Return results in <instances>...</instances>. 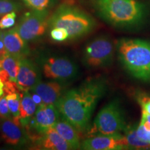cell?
<instances>
[{
  "mask_svg": "<svg viewBox=\"0 0 150 150\" xmlns=\"http://www.w3.org/2000/svg\"><path fill=\"white\" fill-rule=\"evenodd\" d=\"M24 4L31 10H49L54 6L56 0H22Z\"/></svg>",
  "mask_w": 150,
  "mask_h": 150,
  "instance_id": "44dd1931",
  "label": "cell"
},
{
  "mask_svg": "<svg viewBox=\"0 0 150 150\" xmlns=\"http://www.w3.org/2000/svg\"><path fill=\"white\" fill-rule=\"evenodd\" d=\"M138 102L141 106L142 110H145L146 112L150 114V97L147 96H139L138 97Z\"/></svg>",
  "mask_w": 150,
  "mask_h": 150,
  "instance_id": "4316f807",
  "label": "cell"
},
{
  "mask_svg": "<svg viewBox=\"0 0 150 150\" xmlns=\"http://www.w3.org/2000/svg\"><path fill=\"white\" fill-rule=\"evenodd\" d=\"M4 42L7 53L18 58L27 57L29 54L28 42L22 38L16 27L4 31Z\"/></svg>",
  "mask_w": 150,
  "mask_h": 150,
  "instance_id": "5bb4252c",
  "label": "cell"
},
{
  "mask_svg": "<svg viewBox=\"0 0 150 150\" xmlns=\"http://www.w3.org/2000/svg\"><path fill=\"white\" fill-rule=\"evenodd\" d=\"M50 18L49 10H31L23 15L16 27L24 40L34 42L45 33Z\"/></svg>",
  "mask_w": 150,
  "mask_h": 150,
  "instance_id": "ba28073f",
  "label": "cell"
},
{
  "mask_svg": "<svg viewBox=\"0 0 150 150\" xmlns=\"http://www.w3.org/2000/svg\"><path fill=\"white\" fill-rule=\"evenodd\" d=\"M115 54V46L109 38L98 36L85 46L82 62L89 69H99L111 65Z\"/></svg>",
  "mask_w": 150,
  "mask_h": 150,
  "instance_id": "8992f818",
  "label": "cell"
},
{
  "mask_svg": "<svg viewBox=\"0 0 150 150\" xmlns=\"http://www.w3.org/2000/svg\"><path fill=\"white\" fill-rule=\"evenodd\" d=\"M16 12H11L4 15V16L0 19V29H6L12 27L16 23Z\"/></svg>",
  "mask_w": 150,
  "mask_h": 150,
  "instance_id": "cb8c5ba5",
  "label": "cell"
},
{
  "mask_svg": "<svg viewBox=\"0 0 150 150\" xmlns=\"http://www.w3.org/2000/svg\"><path fill=\"white\" fill-rule=\"evenodd\" d=\"M50 37L55 42H61L68 40L69 35L67 31L61 27L50 28Z\"/></svg>",
  "mask_w": 150,
  "mask_h": 150,
  "instance_id": "603a6c76",
  "label": "cell"
},
{
  "mask_svg": "<svg viewBox=\"0 0 150 150\" xmlns=\"http://www.w3.org/2000/svg\"><path fill=\"white\" fill-rule=\"evenodd\" d=\"M4 95V82L0 79V97Z\"/></svg>",
  "mask_w": 150,
  "mask_h": 150,
  "instance_id": "f1b7e54d",
  "label": "cell"
},
{
  "mask_svg": "<svg viewBox=\"0 0 150 150\" xmlns=\"http://www.w3.org/2000/svg\"><path fill=\"white\" fill-rule=\"evenodd\" d=\"M59 114L55 105L40 104L27 126L34 129L40 137L59 120Z\"/></svg>",
  "mask_w": 150,
  "mask_h": 150,
  "instance_id": "9c48e42d",
  "label": "cell"
},
{
  "mask_svg": "<svg viewBox=\"0 0 150 150\" xmlns=\"http://www.w3.org/2000/svg\"><path fill=\"white\" fill-rule=\"evenodd\" d=\"M54 128L59 134L72 147V149H81L79 131L72 124L63 119L59 120L54 125Z\"/></svg>",
  "mask_w": 150,
  "mask_h": 150,
  "instance_id": "2e32d148",
  "label": "cell"
},
{
  "mask_svg": "<svg viewBox=\"0 0 150 150\" xmlns=\"http://www.w3.org/2000/svg\"><path fill=\"white\" fill-rule=\"evenodd\" d=\"M0 133L5 143L13 146L25 145L29 138L21 122L13 119H4L0 125Z\"/></svg>",
  "mask_w": 150,
  "mask_h": 150,
  "instance_id": "4fadbf2b",
  "label": "cell"
},
{
  "mask_svg": "<svg viewBox=\"0 0 150 150\" xmlns=\"http://www.w3.org/2000/svg\"><path fill=\"white\" fill-rule=\"evenodd\" d=\"M22 94L20 93V92H17V93L8 94L6 95L9 110L13 116L12 119L16 122H20V110Z\"/></svg>",
  "mask_w": 150,
  "mask_h": 150,
  "instance_id": "ffe728a7",
  "label": "cell"
},
{
  "mask_svg": "<svg viewBox=\"0 0 150 150\" xmlns=\"http://www.w3.org/2000/svg\"><path fill=\"white\" fill-rule=\"evenodd\" d=\"M41 81L39 67L27 57L20 58L16 83L21 91H30Z\"/></svg>",
  "mask_w": 150,
  "mask_h": 150,
  "instance_id": "8fae6325",
  "label": "cell"
},
{
  "mask_svg": "<svg viewBox=\"0 0 150 150\" xmlns=\"http://www.w3.org/2000/svg\"><path fill=\"white\" fill-rule=\"evenodd\" d=\"M81 149L85 150L128 149L122 134L106 136L97 135L86 138L81 143Z\"/></svg>",
  "mask_w": 150,
  "mask_h": 150,
  "instance_id": "30bf717a",
  "label": "cell"
},
{
  "mask_svg": "<svg viewBox=\"0 0 150 150\" xmlns=\"http://www.w3.org/2000/svg\"><path fill=\"white\" fill-rule=\"evenodd\" d=\"M38 147L46 150H69L71 146L59 134L54 127H51L36 140Z\"/></svg>",
  "mask_w": 150,
  "mask_h": 150,
  "instance_id": "9a60e30c",
  "label": "cell"
},
{
  "mask_svg": "<svg viewBox=\"0 0 150 150\" xmlns=\"http://www.w3.org/2000/svg\"><path fill=\"white\" fill-rule=\"evenodd\" d=\"M136 126L127 127L125 131V137L128 149H150V143L142 140L138 136Z\"/></svg>",
  "mask_w": 150,
  "mask_h": 150,
  "instance_id": "ac0fdd59",
  "label": "cell"
},
{
  "mask_svg": "<svg viewBox=\"0 0 150 150\" xmlns=\"http://www.w3.org/2000/svg\"><path fill=\"white\" fill-rule=\"evenodd\" d=\"M22 8V5L16 0H0V16L11 12H17Z\"/></svg>",
  "mask_w": 150,
  "mask_h": 150,
  "instance_id": "7402d4cb",
  "label": "cell"
},
{
  "mask_svg": "<svg viewBox=\"0 0 150 150\" xmlns=\"http://www.w3.org/2000/svg\"><path fill=\"white\" fill-rule=\"evenodd\" d=\"M20 59L16 56L7 54L2 59L0 60L1 66L6 70L9 76V80L16 82L19 67H20Z\"/></svg>",
  "mask_w": 150,
  "mask_h": 150,
  "instance_id": "d6986e66",
  "label": "cell"
},
{
  "mask_svg": "<svg viewBox=\"0 0 150 150\" xmlns=\"http://www.w3.org/2000/svg\"><path fill=\"white\" fill-rule=\"evenodd\" d=\"M2 66H1V62H0V72H1V70H2Z\"/></svg>",
  "mask_w": 150,
  "mask_h": 150,
  "instance_id": "f546056e",
  "label": "cell"
},
{
  "mask_svg": "<svg viewBox=\"0 0 150 150\" xmlns=\"http://www.w3.org/2000/svg\"><path fill=\"white\" fill-rule=\"evenodd\" d=\"M107 89V82L104 77L89 78L78 87L65 91L55 106L63 119L78 131H85Z\"/></svg>",
  "mask_w": 150,
  "mask_h": 150,
  "instance_id": "6da1fadb",
  "label": "cell"
},
{
  "mask_svg": "<svg viewBox=\"0 0 150 150\" xmlns=\"http://www.w3.org/2000/svg\"><path fill=\"white\" fill-rule=\"evenodd\" d=\"M118 59L124 68L137 79L150 83V42L137 38L117 41Z\"/></svg>",
  "mask_w": 150,
  "mask_h": 150,
  "instance_id": "3957f363",
  "label": "cell"
},
{
  "mask_svg": "<svg viewBox=\"0 0 150 150\" xmlns=\"http://www.w3.org/2000/svg\"><path fill=\"white\" fill-rule=\"evenodd\" d=\"M40 65L45 77L65 83L76 78L79 72L77 65L65 56H44L41 58Z\"/></svg>",
  "mask_w": 150,
  "mask_h": 150,
  "instance_id": "52a82bcc",
  "label": "cell"
},
{
  "mask_svg": "<svg viewBox=\"0 0 150 150\" xmlns=\"http://www.w3.org/2000/svg\"><path fill=\"white\" fill-rule=\"evenodd\" d=\"M0 118L4 120L13 118L8 106L6 95H2L0 97Z\"/></svg>",
  "mask_w": 150,
  "mask_h": 150,
  "instance_id": "d4e9b609",
  "label": "cell"
},
{
  "mask_svg": "<svg viewBox=\"0 0 150 150\" xmlns=\"http://www.w3.org/2000/svg\"><path fill=\"white\" fill-rule=\"evenodd\" d=\"M2 29H0V60L3 59L6 55L7 52L6 50L4 42V31H1Z\"/></svg>",
  "mask_w": 150,
  "mask_h": 150,
  "instance_id": "83f0119b",
  "label": "cell"
},
{
  "mask_svg": "<svg viewBox=\"0 0 150 150\" xmlns=\"http://www.w3.org/2000/svg\"><path fill=\"white\" fill-rule=\"evenodd\" d=\"M127 127L125 114L117 99L110 102L99 110L89 133L94 135H120Z\"/></svg>",
  "mask_w": 150,
  "mask_h": 150,
  "instance_id": "5b68a950",
  "label": "cell"
},
{
  "mask_svg": "<svg viewBox=\"0 0 150 150\" xmlns=\"http://www.w3.org/2000/svg\"><path fill=\"white\" fill-rule=\"evenodd\" d=\"M96 22L93 17L78 7L62 4L50 16L49 27H61L68 33V40H76L93 31Z\"/></svg>",
  "mask_w": 150,
  "mask_h": 150,
  "instance_id": "277c9868",
  "label": "cell"
},
{
  "mask_svg": "<svg viewBox=\"0 0 150 150\" xmlns=\"http://www.w3.org/2000/svg\"><path fill=\"white\" fill-rule=\"evenodd\" d=\"M37 108L36 102L29 91H24L22 94L20 110V120L24 127L27 126L32 119Z\"/></svg>",
  "mask_w": 150,
  "mask_h": 150,
  "instance_id": "e0dca14e",
  "label": "cell"
},
{
  "mask_svg": "<svg viewBox=\"0 0 150 150\" xmlns=\"http://www.w3.org/2000/svg\"><path fill=\"white\" fill-rule=\"evenodd\" d=\"M66 88L67 84L65 82L54 80L47 82L40 81L30 91L39 97L41 104L56 105L66 91Z\"/></svg>",
  "mask_w": 150,
  "mask_h": 150,
  "instance_id": "7c38bea8",
  "label": "cell"
},
{
  "mask_svg": "<svg viewBox=\"0 0 150 150\" xmlns=\"http://www.w3.org/2000/svg\"><path fill=\"white\" fill-rule=\"evenodd\" d=\"M94 10L104 21L115 28L135 29L147 20L148 8L138 0H90Z\"/></svg>",
  "mask_w": 150,
  "mask_h": 150,
  "instance_id": "7a4b0ae2",
  "label": "cell"
},
{
  "mask_svg": "<svg viewBox=\"0 0 150 150\" xmlns=\"http://www.w3.org/2000/svg\"><path fill=\"white\" fill-rule=\"evenodd\" d=\"M136 133L138 136L142 140L150 143V131L146 130L143 125L140 122L139 125H138V127H136Z\"/></svg>",
  "mask_w": 150,
  "mask_h": 150,
  "instance_id": "484cf974",
  "label": "cell"
}]
</instances>
